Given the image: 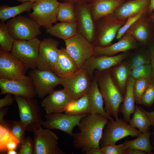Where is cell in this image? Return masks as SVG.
Segmentation results:
<instances>
[{"mask_svg":"<svg viewBox=\"0 0 154 154\" xmlns=\"http://www.w3.org/2000/svg\"><path fill=\"white\" fill-rule=\"evenodd\" d=\"M107 117L99 114H87L80 119L78 127L79 132L73 134L72 144L84 153L92 148H100V142Z\"/></svg>","mask_w":154,"mask_h":154,"instance_id":"obj_1","label":"cell"},{"mask_svg":"<svg viewBox=\"0 0 154 154\" xmlns=\"http://www.w3.org/2000/svg\"><path fill=\"white\" fill-rule=\"evenodd\" d=\"M94 74L104 102L105 112L109 116L118 119L120 106L124 97L113 81L109 70L102 71L96 70Z\"/></svg>","mask_w":154,"mask_h":154,"instance_id":"obj_2","label":"cell"},{"mask_svg":"<svg viewBox=\"0 0 154 154\" xmlns=\"http://www.w3.org/2000/svg\"><path fill=\"white\" fill-rule=\"evenodd\" d=\"M18 108L19 121L25 131L34 133L42 127L43 121L37 101L34 98L15 96Z\"/></svg>","mask_w":154,"mask_h":154,"instance_id":"obj_3","label":"cell"},{"mask_svg":"<svg viewBox=\"0 0 154 154\" xmlns=\"http://www.w3.org/2000/svg\"><path fill=\"white\" fill-rule=\"evenodd\" d=\"M125 21L118 19L113 14L104 16L94 21V46L104 47L111 45L118 30Z\"/></svg>","mask_w":154,"mask_h":154,"instance_id":"obj_4","label":"cell"},{"mask_svg":"<svg viewBox=\"0 0 154 154\" xmlns=\"http://www.w3.org/2000/svg\"><path fill=\"white\" fill-rule=\"evenodd\" d=\"M104 130L100 142V147L114 145L119 140L128 136L137 137L142 133L121 118L109 120Z\"/></svg>","mask_w":154,"mask_h":154,"instance_id":"obj_5","label":"cell"},{"mask_svg":"<svg viewBox=\"0 0 154 154\" xmlns=\"http://www.w3.org/2000/svg\"><path fill=\"white\" fill-rule=\"evenodd\" d=\"M6 24L15 40H28L41 33L40 27L34 20L27 17L18 15L9 20Z\"/></svg>","mask_w":154,"mask_h":154,"instance_id":"obj_6","label":"cell"},{"mask_svg":"<svg viewBox=\"0 0 154 154\" xmlns=\"http://www.w3.org/2000/svg\"><path fill=\"white\" fill-rule=\"evenodd\" d=\"M64 41L65 48L79 69L82 68L86 61L94 56V45L78 32Z\"/></svg>","mask_w":154,"mask_h":154,"instance_id":"obj_7","label":"cell"},{"mask_svg":"<svg viewBox=\"0 0 154 154\" xmlns=\"http://www.w3.org/2000/svg\"><path fill=\"white\" fill-rule=\"evenodd\" d=\"M60 3L58 0H37L33 3V11L29 16L40 27L48 29L57 21V13Z\"/></svg>","mask_w":154,"mask_h":154,"instance_id":"obj_8","label":"cell"},{"mask_svg":"<svg viewBox=\"0 0 154 154\" xmlns=\"http://www.w3.org/2000/svg\"><path fill=\"white\" fill-rule=\"evenodd\" d=\"M41 41L37 37L28 40H15L11 51L28 68H37Z\"/></svg>","mask_w":154,"mask_h":154,"instance_id":"obj_9","label":"cell"},{"mask_svg":"<svg viewBox=\"0 0 154 154\" xmlns=\"http://www.w3.org/2000/svg\"><path fill=\"white\" fill-rule=\"evenodd\" d=\"M92 80L86 71L82 68L69 76L60 77V84L72 98L76 100L87 94Z\"/></svg>","mask_w":154,"mask_h":154,"instance_id":"obj_10","label":"cell"},{"mask_svg":"<svg viewBox=\"0 0 154 154\" xmlns=\"http://www.w3.org/2000/svg\"><path fill=\"white\" fill-rule=\"evenodd\" d=\"M28 68L11 52L0 50V78L12 80L24 78Z\"/></svg>","mask_w":154,"mask_h":154,"instance_id":"obj_11","label":"cell"},{"mask_svg":"<svg viewBox=\"0 0 154 154\" xmlns=\"http://www.w3.org/2000/svg\"><path fill=\"white\" fill-rule=\"evenodd\" d=\"M38 97L43 98L60 84V77L52 70L32 69L29 73Z\"/></svg>","mask_w":154,"mask_h":154,"instance_id":"obj_12","label":"cell"},{"mask_svg":"<svg viewBox=\"0 0 154 154\" xmlns=\"http://www.w3.org/2000/svg\"><path fill=\"white\" fill-rule=\"evenodd\" d=\"M33 133V154L63 153L57 146L58 137L51 130L41 127Z\"/></svg>","mask_w":154,"mask_h":154,"instance_id":"obj_13","label":"cell"},{"mask_svg":"<svg viewBox=\"0 0 154 154\" xmlns=\"http://www.w3.org/2000/svg\"><path fill=\"white\" fill-rule=\"evenodd\" d=\"M86 114L73 115L65 113L46 114L45 120L43 121L42 126L50 130L62 131L72 137L73 128L78 126L81 119Z\"/></svg>","mask_w":154,"mask_h":154,"instance_id":"obj_14","label":"cell"},{"mask_svg":"<svg viewBox=\"0 0 154 154\" xmlns=\"http://www.w3.org/2000/svg\"><path fill=\"white\" fill-rule=\"evenodd\" d=\"M0 95L10 94L26 98H34L37 94L32 80L29 76L19 80L0 78Z\"/></svg>","mask_w":154,"mask_h":154,"instance_id":"obj_15","label":"cell"},{"mask_svg":"<svg viewBox=\"0 0 154 154\" xmlns=\"http://www.w3.org/2000/svg\"><path fill=\"white\" fill-rule=\"evenodd\" d=\"M131 51L114 56H93L86 61L82 68L86 71L92 80L95 70L102 71L118 65L128 57Z\"/></svg>","mask_w":154,"mask_h":154,"instance_id":"obj_16","label":"cell"},{"mask_svg":"<svg viewBox=\"0 0 154 154\" xmlns=\"http://www.w3.org/2000/svg\"><path fill=\"white\" fill-rule=\"evenodd\" d=\"M126 33L130 34L140 47H147L154 39V25L147 13L135 21Z\"/></svg>","mask_w":154,"mask_h":154,"instance_id":"obj_17","label":"cell"},{"mask_svg":"<svg viewBox=\"0 0 154 154\" xmlns=\"http://www.w3.org/2000/svg\"><path fill=\"white\" fill-rule=\"evenodd\" d=\"M59 42L51 37L41 41L37 64L40 70H52L58 56Z\"/></svg>","mask_w":154,"mask_h":154,"instance_id":"obj_18","label":"cell"},{"mask_svg":"<svg viewBox=\"0 0 154 154\" xmlns=\"http://www.w3.org/2000/svg\"><path fill=\"white\" fill-rule=\"evenodd\" d=\"M77 32L93 44L95 38V29L90 3L75 4Z\"/></svg>","mask_w":154,"mask_h":154,"instance_id":"obj_19","label":"cell"},{"mask_svg":"<svg viewBox=\"0 0 154 154\" xmlns=\"http://www.w3.org/2000/svg\"><path fill=\"white\" fill-rule=\"evenodd\" d=\"M74 100L64 89L54 90L41 103L46 114L62 113Z\"/></svg>","mask_w":154,"mask_h":154,"instance_id":"obj_20","label":"cell"},{"mask_svg":"<svg viewBox=\"0 0 154 154\" xmlns=\"http://www.w3.org/2000/svg\"><path fill=\"white\" fill-rule=\"evenodd\" d=\"M116 43L104 47H95L94 56H114L121 52L132 51L141 47L129 33H126Z\"/></svg>","mask_w":154,"mask_h":154,"instance_id":"obj_21","label":"cell"},{"mask_svg":"<svg viewBox=\"0 0 154 154\" xmlns=\"http://www.w3.org/2000/svg\"><path fill=\"white\" fill-rule=\"evenodd\" d=\"M150 0H126L117 7L113 14L118 19L126 21L130 17L147 12Z\"/></svg>","mask_w":154,"mask_h":154,"instance_id":"obj_22","label":"cell"},{"mask_svg":"<svg viewBox=\"0 0 154 154\" xmlns=\"http://www.w3.org/2000/svg\"><path fill=\"white\" fill-rule=\"evenodd\" d=\"M79 69L75 61L65 48L58 49V56L52 71L61 78L65 77L74 73Z\"/></svg>","mask_w":154,"mask_h":154,"instance_id":"obj_23","label":"cell"},{"mask_svg":"<svg viewBox=\"0 0 154 154\" xmlns=\"http://www.w3.org/2000/svg\"><path fill=\"white\" fill-rule=\"evenodd\" d=\"M87 95L90 106V114H99L106 117L109 120L114 119L109 116L105 111L103 107V99L94 74Z\"/></svg>","mask_w":154,"mask_h":154,"instance_id":"obj_24","label":"cell"},{"mask_svg":"<svg viewBox=\"0 0 154 154\" xmlns=\"http://www.w3.org/2000/svg\"><path fill=\"white\" fill-rule=\"evenodd\" d=\"M126 0H92L90 3L94 21L109 14Z\"/></svg>","mask_w":154,"mask_h":154,"instance_id":"obj_25","label":"cell"},{"mask_svg":"<svg viewBox=\"0 0 154 154\" xmlns=\"http://www.w3.org/2000/svg\"><path fill=\"white\" fill-rule=\"evenodd\" d=\"M109 70L113 81L124 97L127 83L131 76V71L126 59L118 65Z\"/></svg>","mask_w":154,"mask_h":154,"instance_id":"obj_26","label":"cell"},{"mask_svg":"<svg viewBox=\"0 0 154 154\" xmlns=\"http://www.w3.org/2000/svg\"><path fill=\"white\" fill-rule=\"evenodd\" d=\"M135 81L131 76L129 77L123 104L119 108V112L122 114L123 119L127 123L128 122L131 115L133 114L135 109L133 92V86Z\"/></svg>","mask_w":154,"mask_h":154,"instance_id":"obj_27","label":"cell"},{"mask_svg":"<svg viewBox=\"0 0 154 154\" xmlns=\"http://www.w3.org/2000/svg\"><path fill=\"white\" fill-rule=\"evenodd\" d=\"M46 33L64 40L74 36L77 32V23H56L46 29Z\"/></svg>","mask_w":154,"mask_h":154,"instance_id":"obj_28","label":"cell"},{"mask_svg":"<svg viewBox=\"0 0 154 154\" xmlns=\"http://www.w3.org/2000/svg\"><path fill=\"white\" fill-rule=\"evenodd\" d=\"M151 135V133L149 131L142 133L135 139L126 140L123 144L125 149H136L144 151L148 154H154L153 147L151 145L150 141Z\"/></svg>","mask_w":154,"mask_h":154,"instance_id":"obj_29","label":"cell"},{"mask_svg":"<svg viewBox=\"0 0 154 154\" xmlns=\"http://www.w3.org/2000/svg\"><path fill=\"white\" fill-rule=\"evenodd\" d=\"M34 3L24 2L22 4L14 7L3 5L0 7V19L5 22L8 19L15 17L21 13L30 11L32 9Z\"/></svg>","mask_w":154,"mask_h":154,"instance_id":"obj_30","label":"cell"},{"mask_svg":"<svg viewBox=\"0 0 154 154\" xmlns=\"http://www.w3.org/2000/svg\"><path fill=\"white\" fill-rule=\"evenodd\" d=\"M132 118L128 122L129 124L137 128L141 133L149 131L152 126L151 121L140 106H135V111Z\"/></svg>","mask_w":154,"mask_h":154,"instance_id":"obj_31","label":"cell"},{"mask_svg":"<svg viewBox=\"0 0 154 154\" xmlns=\"http://www.w3.org/2000/svg\"><path fill=\"white\" fill-rule=\"evenodd\" d=\"M126 60L131 70L136 66L151 64L150 56L147 47H141L132 51Z\"/></svg>","mask_w":154,"mask_h":154,"instance_id":"obj_32","label":"cell"},{"mask_svg":"<svg viewBox=\"0 0 154 154\" xmlns=\"http://www.w3.org/2000/svg\"><path fill=\"white\" fill-rule=\"evenodd\" d=\"M57 21L61 22L77 23L75 11V4L66 2L60 3L56 15Z\"/></svg>","mask_w":154,"mask_h":154,"instance_id":"obj_33","label":"cell"},{"mask_svg":"<svg viewBox=\"0 0 154 154\" xmlns=\"http://www.w3.org/2000/svg\"><path fill=\"white\" fill-rule=\"evenodd\" d=\"M90 113V106L87 94L80 98L74 100L64 112L65 114L73 115Z\"/></svg>","mask_w":154,"mask_h":154,"instance_id":"obj_34","label":"cell"},{"mask_svg":"<svg viewBox=\"0 0 154 154\" xmlns=\"http://www.w3.org/2000/svg\"><path fill=\"white\" fill-rule=\"evenodd\" d=\"M15 40L10 34L6 24L0 22V50L11 51Z\"/></svg>","mask_w":154,"mask_h":154,"instance_id":"obj_35","label":"cell"},{"mask_svg":"<svg viewBox=\"0 0 154 154\" xmlns=\"http://www.w3.org/2000/svg\"><path fill=\"white\" fill-rule=\"evenodd\" d=\"M152 82L147 78H142L135 80L133 86V92L135 103L142 105V97L145 91Z\"/></svg>","mask_w":154,"mask_h":154,"instance_id":"obj_36","label":"cell"},{"mask_svg":"<svg viewBox=\"0 0 154 154\" xmlns=\"http://www.w3.org/2000/svg\"><path fill=\"white\" fill-rule=\"evenodd\" d=\"M131 76L135 80L145 78L152 83V69L151 64L136 66L131 70Z\"/></svg>","mask_w":154,"mask_h":154,"instance_id":"obj_37","label":"cell"},{"mask_svg":"<svg viewBox=\"0 0 154 154\" xmlns=\"http://www.w3.org/2000/svg\"><path fill=\"white\" fill-rule=\"evenodd\" d=\"M10 132L21 144L24 140L25 129L20 121H6Z\"/></svg>","mask_w":154,"mask_h":154,"instance_id":"obj_38","label":"cell"},{"mask_svg":"<svg viewBox=\"0 0 154 154\" xmlns=\"http://www.w3.org/2000/svg\"><path fill=\"white\" fill-rule=\"evenodd\" d=\"M7 125L0 124V151H6L5 145L7 142L13 136Z\"/></svg>","mask_w":154,"mask_h":154,"instance_id":"obj_39","label":"cell"},{"mask_svg":"<svg viewBox=\"0 0 154 154\" xmlns=\"http://www.w3.org/2000/svg\"><path fill=\"white\" fill-rule=\"evenodd\" d=\"M142 104L147 108L154 104V84H150L145 91L142 97Z\"/></svg>","mask_w":154,"mask_h":154,"instance_id":"obj_40","label":"cell"},{"mask_svg":"<svg viewBox=\"0 0 154 154\" xmlns=\"http://www.w3.org/2000/svg\"><path fill=\"white\" fill-rule=\"evenodd\" d=\"M145 13L147 12L142 13L136 16L129 17L124 24L118 30L116 36V38L117 40L120 38L126 33L134 23Z\"/></svg>","mask_w":154,"mask_h":154,"instance_id":"obj_41","label":"cell"},{"mask_svg":"<svg viewBox=\"0 0 154 154\" xmlns=\"http://www.w3.org/2000/svg\"><path fill=\"white\" fill-rule=\"evenodd\" d=\"M101 148L103 154H126V149L123 143L119 145H108Z\"/></svg>","mask_w":154,"mask_h":154,"instance_id":"obj_42","label":"cell"},{"mask_svg":"<svg viewBox=\"0 0 154 154\" xmlns=\"http://www.w3.org/2000/svg\"><path fill=\"white\" fill-rule=\"evenodd\" d=\"M21 144L18 154H33V142L31 137H25Z\"/></svg>","mask_w":154,"mask_h":154,"instance_id":"obj_43","label":"cell"},{"mask_svg":"<svg viewBox=\"0 0 154 154\" xmlns=\"http://www.w3.org/2000/svg\"><path fill=\"white\" fill-rule=\"evenodd\" d=\"M14 100L11 94H6L4 98L0 99V108L12 104L14 102Z\"/></svg>","mask_w":154,"mask_h":154,"instance_id":"obj_44","label":"cell"},{"mask_svg":"<svg viewBox=\"0 0 154 154\" xmlns=\"http://www.w3.org/2000/svg\"><path fill=\"white\" fill-rule=\"evenodd\" d=\"M149 52L152 69V83L154 84V39L147 47Z\"/></svg>","mask_w":154,"mask_h":154,"instance_id":"obj_45","label":"cell"},{"mask_svg":"<svg viewBox=\"0 0 154 154\" xmlns=\"http://www.w3.org/2000/svg\"><path fill=\"white\" fill-rule=\"evenodd\" d=\"M19 144L20 143L18 140L14 136H13L6 143V150H15Z\"/></svg>","mask_w":154,"mask_h":154,"instance_id":"obj_46","label":"cell"},{"mask_svg":"<svg viewBox=\"0 0 154 154\" xmlns=\"http://www.w3.org/2000/svg\"><path fill=\"white\" fill-rule=\"evenodd\" d=\"M0 124L5 125L6 123L5 120L4 119V117L8 112V108H0Z\"/></svg>","mask_w":154,"mask_h":154,"instance_id":"obj_47","label":"cell"},{"mask_svg":"<svg viewBox=\"0 0 154 154\" xmlns=\"http://www.w3.org/2000/svg\"><path fill=\"white\" fill-rule=\"evenodd\" d=\"M63 2H69L72 3L74 4H89L92 0H58Z\"/></svg>","mask_w":154,"mask_h":154,"instance_id":"obj_48","label":"cell"},{"mask_svg":"<svg viewBox=\"0 0 154 154\" xmlns=\"http://www.w3.org/2000/svg\"><path fill=\"white\" fill-rule=\"evenodd\" d=\"M126 154H147L144 151L136 149H127L125 150Z\"/></svg>","mask_w":154,"mask_h":154,"instance_id":"obj_49","label":"cell"},{"mask_svg":"<svg viewBox=\"0 0 154 154\" xmlns=\"http://www.w3.org/2000/svg\"><path fill=\"white\" fill-rule=\"evenodd\" d=\"M85 154H103L101 148H92L86 151Z\"/></svg>","mask_w":154,"mask_h":154,"instance_id":"obj_50","label":"cell"},{"mask_svg":"<svg viewBox=\"0 0 154 154\" xmlns=\"http://www.w3.org/2000/svg\"><path fill=\"white\" fill-rule=\"evenodd\" d=\"M142 109L146 113L150 120L152 124V126H154V111L147 112L142 108Z\"/></svg>","mask_w":154,"mask_h":154,"instance_id":"obj_51","label":"cell"},{"mask_svg":"<svg viewBox=\"0 0 154 154\" xmlns=\"http://www.w3.org/2000/svg\"><path fill=\"white\" fill-rule=\"evenodd\" d=\"M150 3L148 9V14L149 15L151 14L154 8V0H150Z\"/></svg>","mask_w":154,"mask_h":154,"instance_id":"obj_52","label":"cell"},{"mask_svg":"<svg viewBox=\"0 0 154 154\" xmlns=\"http://www.w3.org/2000/svg\"><path fill=\"white\" fill-rule=\"evenodd\" d=\"M149 16L154 25V8L151 14L149 15Z\"/></svg>","mask_w":154,"mask_h":154,"instance_id":"obj_53","label":"cell"},{"mask_svg":"<svg viewBox=\"0 0 154 154\" xmlns=\"http://www.w3.org/2000/svg\"><path fill=\"white\" fill-rule=\"evenodd\" d=\"M7 154H18L15 151V150H11L7 151Z\"/></svg>","mask_w":154,"mask_h":154,"instance_id":"obj_54","label":"cell"},{"mask_svg":"<svg viewBox=\"0 0 154 154\" xmlns=\"http://www.w3.org/2000/svg\"><path fill=\"white\" fill-rule=\"evenodd\" d=\"M151 135L152 136V144L153 146L154 145V126L153 127V131L151 133Z\"/></svg>","mask_w":154,"mask_h":154,"instance_id":"obj_55","label":"cell"},{"mask_svg":"<svg viewBox=\"0 0 154 154\" xmlns=\"http://www.w3.org/2000/svg\"><path fill=\"white\" fill-rule=\"evenodd\" d=\"M19 1L22 2H27V1H30L33 3H34L37 0H17Z\"/></svg>","mask_w":154,"mask_h":154,"instance_id":"obj_56","label":"cell"},{"mask_svg":"<svg viewBox=\"0 0 154 154\" xmlns=\"http://www.w3.org/2000/svg\"><path fill=\"white\" fill-rule=\"evenodd\" d=\"M153 152H154V145L153 146Z\"/></svg>","mask_w":154,"mask_h":154,"instance_id":"obj_57","label":"cell"}]
</instances>
